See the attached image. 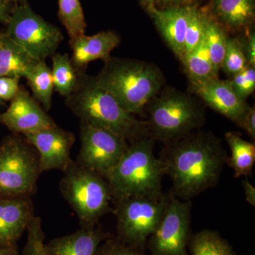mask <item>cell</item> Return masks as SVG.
<instances>
[{
    "label": "cell",
    "mask_w": 255,
    "mask_h": 255,
    "mask_svg": "<svg viewBox=\"0 0 255 255\" xmlns=\"http://www.w3.org/2000/svg\"><path fill=\"white\" fill-rule=\"evenodd\" d=\"M0 123L11 131L23 135L55 125L38 102L22 88L11 100L9 108L0 114Z\"/></svg>",
    "instance_id": "cell-13"
},
{
    "label": "cell",
    "mask_w": 255,
    "mask_h": 255,
    "mask_svg": "<svg viewBox=\"0 0 255 255\" xmlns=\"http://www.w3.org/2000/svg\"><path fill=\"white\" fill-rule=\"evenodd\" d=\"M243 50L248 65L255 66V34L253 31H248L244 38H241Z\"/></svg>",
    "instance_id": "cell-34"
},
{
    "label": "cell",
    "mask_w": 255,
    "mask_h": 255,
    "mask_svg": "<svg viewBox=\"0 0 255 255\" xmlns=\"http://www.w3.org/2000/svg\"><path fill=\"white\" fill-rule=\"evenodd\" d=\"M78 163L106 178L128 150L129 142L114 132L81 122Z\"/></svg>",
    "instance_id": "cell-11"
},
{
    "label": "cell",
    "mask_w": 255,
    "mask_h": 255,
    "mask_svg": "<svg viewBox=\"0 0 255 255\" xmlns=\"http://www.w3.org/2000/svg\"><path fill=\"white\" fill-rule=\"evenodd\" d=\"M72 63L79 73H84L87 65L94 60L107 61L111 53L120 43V37L115 32L101 31L93 36L84 34L70 39Z\"/></svg>",
    "instance_id": "cell-16"
},
{
    "label": "cell",
    "mask_w": 255,
    "mask_h": 255,
    "mask_svg": "<svg viewBox=\"0 0 255 255\" xmlns=\"http://www.w3.org/2000/svg\"><path fill=\"white\" fill-rule=\"evenodd\" d=\"M145 249L128 244L118 237L110 236L101 244L97 255H146Z\"/></svg>",
    "instance_id": "cell-32"
},
{
    "label": "cell",
    "mask_w": 255,
    "mask_h": 255,
    "mask_svg": "<svg viewBox=\"0 0 255 255\" xmlns=\"http://www.w3.org/2000/svg\"><path fill=\"white\" fill-rule=\"evenodd\" d=\"M194 92L211 109L240 126L250 106L240 98L227 80L219 78L189 82Z\"/></svg>",
    "instance_id": "cell-14"
},
{
    "label": "cell",
    "mask_w": 255,
    "mask_h": 255,
    "mask_svg": "<svg viewBox=\"0 0 255 255\" xmlns=\"http://www.w3.org/2000/svg\"><path fill=\"white\" fill-rule=\"evenodd\" d=\"M6 34L31 58L46 60L63 40L61 31L37 14L26 3L11 9Z\"/></svg>",
    "instance_id": "cell-9"
},
{
    "label": "cell",
    "mask_w": 255,
    "mask_h": 255,
    "mask_svg": "<svg viewBox=\"0 0 255 255\" xmlns=\"http://www.w3.org/2000/svg\"><path fill=\"white\" fill-rule=\"evenodd\" d=\"M189 82L205 81L219 78L215 72L209 50L203 41L195 49L180 58Z\"/></svg>",
    "instance_id": "cell-22"
},
{
    "label": "cell",
    "mask_w": 255,
    "mask_h": 255,
    "mask_svg": "<svg viewBox=\"0 0 255 255\" xmlns=\"http://www.w3.org/2000/svg\"><path fill=\"white\" fill-rule=\"evenodd\" d=\"M33 217L30 197L0 196V247L16 246Z\"/></svg>",
    "instance_id": "cell-15"
},
{
    "label": "cell",
    "mask_w": 255,
    "mask_h": 255,
    "mask_svg": "<svg viewBox=\"0 0 255 255\" xmlns=\"http://www.w3.org/2000/svg\"><path fill=\"white\" fill-rule=\"evenodd\" d=\"M211 12L226 31H247L254 21L255 0H212Z\"/></svg>",
    "instance_id": "cell-19"
},
{
    "label": "cell",
    "mask_w": 255,
    "mask_h": 255,
    "mask_svg": "<svg viewBox=\"0 0 255 255\" xmlns=\"http://www.w3.org/2000/svg\"><path fill=\"white\" fill-rule=\"evenodd\" d=\"M248 65H249L243 50L241 38L228 36L221 70L231 78Z\"/></svg>",
    "instance_id": "cell-28"
},
{
    "label": "cell",
    "mask_w": 255,
    "mask_h": 255,
    "mask_svg": "<svg viewBox=\"0 0 255 255\" xmlns=\"http://www.w3.org/2000/svg\"><path fill=\"white\" fill-rule=\"evenodd\" d=\"M0 100H1V98H0Z\"/></svg>",
    "instance_id": "cell-42"
},
{
    "label": "cell",
    "mask_w": 255,
    "mask_h": 255,
    "mask_svg": "<svg viewBox=\"0 0 255 255\" xmlns=\"http://www.w3.org/2000/svg\"><path fill=\"white\" fill-rule=\"evenodd\" d=\"M145 116L149 137L164 144L199 130L205 122V112L195 98L172 87L149 102Z\"/></svg>",
    "instance_id": "cell-5"
},
{
    "label": "cell",
    "mask_w": 255,
    "mask_h": 255,
    "mask_svg": "<svg viewBox=\"0 0 255 255\" xmlns=\"http://www.w3.org/2000/svg\"><path fill=\"white\" fill-rule=\"evenodd\" d=\"M31 145L17 136L0 145V196L30 197L41 173L39 159Z\"/></svg>",
    "instance_id": "cell-7"
},
{
    "label": "cell",
    "mask_w": 255,
    "mask_h": 255,
    "mask_svg": "<svg viewBox=\"0 0 255 255\" xmlns=\"http://www.w3.org/2000/svg\"><path fill=\"white\" fill-rule=\"evenodd\" d=\"M198 0H158V8L171 7V6H186L195 5Z\"/></svg>",
    "instance_id": "cell-37"
},
{
    "label": "cell",
    "mask_w": 255,
    "mask_h": 255,
    "mask_svg": "<svg viewBox=\"0 0 255 255\" xmlns=\"http://www.w3.org/2000/svg\"><path fill=\"white\" fill-rule=\"evenodd\" d=\"M25 78L33 92V98L49 110L51 107L52 96L54 90L51 69L46 65L45 60L37 61Z\"/></svg>",
    "instance_id": "cell-23"
},
{
    "label": "cell",
    "mask_w": 255,
    "mask_h": 255,
    "mask_svg": "<svg viewBox=\"0 0 255 255\" xmlns=\"http://www.w3.org/2000/svg\"><path fill=\"white\" fill-rule=\"evenodd\" d=\"M155 140L144 137L129 144L127 152L106 180L112 198L162 194L163 166L154 155Z\"/></svg>",
    "instance_id": "cell-4"
},
{
    "label": "cell",
    "mask_w": 255,
    "mask_h": 255,
    "mask_svg": "<svg viewBox=\"0 0 255 255\" xmlns=\"http://www.w3.org/2000/svg\"><path fill=\"white\" fill-rule=\"evenodd\" d=\"M228 37L226 29L212 16L206 14L204 41L209 50L215 72L218 75L222 67Z\"/></svg>",
    "instance_id": "cell-26"
},
{
    "label": "cell",
    "mask_w": 255,
    "mask_h": 255,
    "mask_svg": "<svg viewBox=\"0 0 255 255\" xmlns=\"http://www.w3.org/2000/svg\"><path fill=\"white\" fill-rule=\"evenodd\" d=\"M20 79L12 77H0V98L11 101L19 90Z\"/></svg>",
    "instance_id": "cell-33"
},
{
    "label": "cell",
    "mask_w": 255,
    "mask_h": 255,
    "mask_svg": "<svg viewBox=\"0 0 255 255\" xmlns=\"http://www.w3.org/2000/svg\"><path fill=\"white\" fill-rule=\"evenodd\" d=\"M242 186L244 189L245 196L248 204H251L252 206H255V187L250 182L249 179L247 177L242 181Z\"/></svg>",
    "instance_id": "cell-36"
},
{
    "label": "cell",
    "mask_w": 255,
    "mask_h": 255,
    "mask_svg": "<svg viewBox=\"0 0 255 255\" xmlns=\"http://www.w3.org/2000/svg\"><path fill=\"white\" fill-rule=\"evenodd\" d=\"M228 81L236 95L246 101L255 90V66L248 65Z\"/></svg>",
    "instance_id": "cell-30"
},
{
    "label": "cell",
    "mask_w": 255,
    "mask_h": 255,
    "mask_svg": "<svg viewBox=\"0 0 255 255\" xmlns=\"http://www.w3.org/2000/svg\"><path fill=\"white\" fill-rule=\"evenodd\" d=\"M23 135L26 142L38 152L41 172L55 169L64 172L73 162L70 152L75 135L56 124Z\"/></svg>",
    "instance_id": "cell-12"
},
{
    "label": "cell",
    "mask_w": 255,
    "mask_h": 255,
    "mask_svg": "<svg viewBox=\"0 0 255 255\" xmlns=\"http://www.w3.org/2000/svg\"><path fill=\"white\" fill-rule=\"evenodd\" d=\"M6 1H8V2H14V3H17L18 1H21V0H6Z\"/></svg>",
    "instance_id": "cell-41"
},
{
    "label": "cell",
    "mask_w": 255,
    "mask_h": 255,
    "mask_svg": "<svg viewBox=\"0 0 255 255\" xmlns=\"http://www.w3.org/2000/svg\"><path fill=\"white\" fill-rule=\"evenodd\" d=\"M0 255H19L16 246L0 247Z\"/></svg>",
    "instance_id": "cell-39"
},
{
    "label": "cell",
    "mask_w": 255,
    "mask_h": 255,
    "mask_svg": "<svg viewBox=\"0 0 255 255\" xmlns=\"http://www.w3.org/2000/svg\"><path fill=\"white\" fill-rule=\"evenodd\" d=\"M231 150L230 165L234 171L235 177H247L251 174L255 162L254 142L247 141L236 132H228L226 135Z\"/></svg>",
    "instance_id": "cell-21"
},
{
    "label": "cell",
    "mask_w": 255,
    "mask_h": 255,
    "mask_svg": "<svg viewBox=\"0 0 255 255\" xmlns=\"http://www.w3.org/2000/svg\"><path fill=\"white\" fill-rule=\"evenodd\" d=\"M52 60L51 73L54 89L60 95L68 97L78 86L80 73L74 67L67 53H55Z\"/></svg>",
    "instance_id": "cell-25"
},
{
    "label": "cell",
    "mask_w": 255,
    "mask_h": 255,
    "mask_svg": "<svg viewBox=\"0 0 255 255\" xmlns=\"http://www.w3.org/2000/svg\"><path fill=\"white\" fill-rule=\"evenodd\" d=\"M37 61L6 33L0 34V77L25 78Z\"/></svg>",
    "instance_id": "cell-20"
},
{
    "label": "cell",
    "mask_w": 255,
    "mask_h": 255,
    "mask_svg": "<svg viewBox=\"0 0 255 255\" xmlns=\"http://www.w3.org/2000/svg\"><path fill=\"white\" fill-rule=\"evenodd\" d=\"M244 129L252 139H255V107H250L246 114L242 119L239 126Z\"/></svg>",
    "instance_id": "cell-35"
},
{
    "label": "cell",
    "mask_w": 255,
    "mask_h": 255,
    "mask_svg": "<svg viewBox=\"0 0 255 255\" xmlns=\"http://www.w3.org/2000/svg\"><path fill=\"white\" fill-rule=\"evenodd\" d=\"M59 189L82 227L96 226L112 210L110 201L113 198L105 178L77 162L73 161L64 171Z\"/></svg>",
    "instance_id": "cell-6"
},
{
    "label": "cell",
    "mask_w": 255,
    "mask_h": 255,
    "mask_svg": "<svg viewBox=\"0 0 255 255\" xmlns=\"http://www.w3.org/2000/svg\"><path fill=\"white\" fill-rule=\"evenodd\" d=\"M168 201L169 194L130 196L116 200L117 237L128 244L145 248L147 239L158 226Z\"/></svg>",
    "instance_id": "cell-8"
},
{
    "label": "cell",
    "mask_w": 255,
    "mask_h": 255,
    "mask_svg": "<svg viewBox=\"0 0 255 255\" xmlns=\"http://www.w3.org/2000/svg\"><path fill=\"white\" fill-rule=\"evenodd\" d=\"M206 14V13L198 9L196 5L191 6L182 56L195 49L204 41Z\"/></svg>",
    "instance_id": "cell-29"
},
{
    "label": "cell",
    "mask_w": 255,
    "mask_h": 255,
    "mask_svg": "<svg viewBox=\"0 0 255 255\" xmlns=\"http://www.w3.org/2000/svg\"><path fill=\"white\" fill-rule=\"evenodd\" d=\"M95 80L124 110L142 117H146V107L164 83L162 72L153 64L112 57Z\"/></svg>",
    "instance_id": "cell-3"
},
{
    "label": "cell",
    "mask_w": 255,
    "mask_h": 255,
    "mask_svg": "<svg viewBox=\"0 0 255 255\" xmlns=\"http://www.w3.org/2000/svg\"><path fill=\"white\" fill-rule=\"evenodd\" d=\"M159 159L172 180L171 194L184 201L215 187L228 159L219 137L200 130L165 143Z\"/></svg>",
    "instance_id": "cell-1"
},
{
    "label": "cell",
    "mask_w": 255,
    "mask_h": 255,
    "mask_svg": "<svg viewBox=\"0 0 255 255\" xmlns=\"http://www.w3.org/2000/svg\"><path fill=\"white\" fill-rule=\"evenodd\" d=\"M65 102L81 122L113 132L129 143L149 137L147 122L124 110L113 96L97 85L95 78L85 73L80 74L78 86Z\"/></svg>",
    "instance_id": "cell-2"
},
{
    "label": "cell",
    "mask_w": 255,
    "mask_h": 255,
    "mask_svg": "<svg viewBox=\"0 0 255 255\" xmlns=\"http://www.w3.org/2000/svg\"><path fill=\"white\" fill-rule=\"evenodd\" d=\"M28 236L23 255H47L45 251L44 234L39 217L32 219L27 228Z\"/></svg>",
    "instance_id": "cell-31"
},
{
    "label": "cell",
    "mask_w": 255,
    "mask_h": 255,
    "mask_svg": "<svg viewBox=\"0 0 255 255\" xmlns=\"http://www.w3.org/2000/svg\"><path fill=\"white\" fill-rule=\"evenodd\" d=\"M191 221L190 201L182 200L169 193L158 226L146 243L150 255H189Z\"/></svg>",
    "instance_id": "cell-10"
},
{
    "label": "cell",
    "mask_w": 255,
    "mask_h": 255,
    "mask_svg": "<svg viewBox=\"0 0 255 255\" xmlns=\"http://www.w3.org/2000/svg\"><path fill=\"white\" fill-rule=\"evenodd\" d=\"M140 4L147 11H149L152 8L157 6L158 0H140Z\"/></svg>",
    "instance_id": "cell-40"
},
{
    "label": "cell",
    "mask_w": 255,
    "mask_h": 255,
    "mask_svg": "<svg viewBox=\"0 0 255 255\" xmlns=\"http://www.w3.org/2000/svg\"><path fill=\"white\" fill-rule=\"evenodd\" d=\"M9 4V3L6 0H0V22L6 24L9 21L11 11Z\"/></svg>",
    "instance_id": "cell-38"
},
{
    "label": "cell",
    "mask_w": 255,
    "mask_h": 255,
    "mask_svg": "<svg viewBox=\"0 0 255 255\" xmlns=\"http://www.w3.org/2000/svg\"><path fill=\"white\" fill-rule=\"evenodd\" d=\"M110 235L96 226H85L73 234L52 240L45 245L47 255H97Z\"/></svg>",
    "instance_id": "cell-18"
},
{
    "label": "cell",
    "mask_w": 255,
    "mask_h": 255,
    "mask_svg": "<svg viewBox=\"0 0 255 255\" xmlns=\"http://www.w3.org/2000/svg\"><path fill=\"white\" fill-rule=\"evenodd\" d=\"M191 7V6L165 8L155 6L147 11L161 36L179 59L184 53Z\"/></svg>",
    "instance_id": "cell-17"
},
{
    "label": "cell",
    "mask_w": 255,
    "mask_h": 255,
    "mask_svg": "<svg viewBox=\"0 0 255 255\" xmlns=\"http://www.w3.org/2000/svg\"><path fill=\"white\" fill-rule=\"evenodd\" d=\"M188 249L191 255H236L219 233L209 229L191 235Z\"/></svg>",
    "instance_id": "cell-24"
},
{
    "label": "cell",
    "mask_w": 255,
    "mask_h": 255,
    "mask_svg": "<svg viewBox=\"0 0 255 255\" xmlns=\"http://www.w3.org/2000/svg\"><path fill=\"white\" fill-rule=\"evenodd\" d=\"M58 16L70 39L85 34L87 23L80 0H58Z\"/></svg>",
    "instance_id": "cell-27"
}]
</instances>
